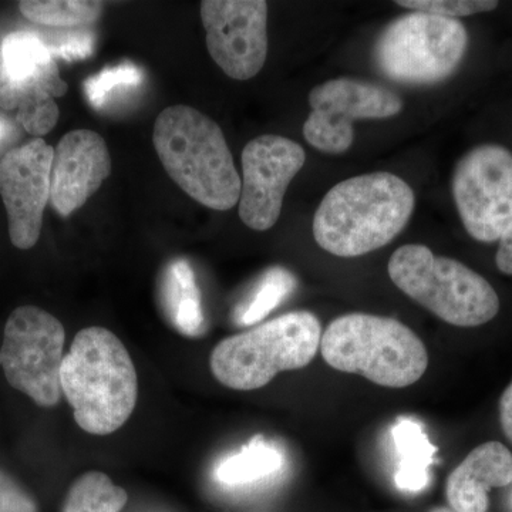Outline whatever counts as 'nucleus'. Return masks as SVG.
Here are the masks:
<instances>
[{
  "label": "nucleus",
  "mask_w": 512,
  "mask_h": 512,
  "mask_svg": "<svg viewBox=\"0 0 512 512\" xmlns=\"http://www.w3.org/2000/svg\"><path fill=\"white\" fill-rule=\"evenodd\" d=\"M412 187L397 175L372 173L330 188L313 218L320 248L356 258L383 248L406 227L414 210Z\"/></svg>",
  "instance_id": "f257e3e1"
},
{
  "label": "nucleus",
  "mask_w": 512,
  "mask_h": 512,
  "mask_svg": "<svg viewBox=\"0 0 512 512\" xmlns=\"http://www.w3.org/2000/svg\"><path fill=\"white\" fill-rule=\"evenodd\" d=\"M60 384L77 426L93 436L116 433L136 409V366L123 342L101 326L77 333L64 355Z\"/></svg>",
  "instance_id": "f03ea898"
},
{
  "label": "nucleus",
  "mask_w": 512,
  "mask_h": 512,
  "mask_svg": "<svg viewBox=\"0 0 512 512\" xmlns=\"http://www.w3.org/2000/svg\"><path fill=\"white\" fill-rule=\"evenodd\" d=\"M154 148L178 187L204 207L228 211L239 202L241 177L221 127L192 107L171 106L154 124Z\"/></svg>",
  "instance_id": "7ed1b4c3"
},
{
  "label": "nucleus",
  "mask_w": 512,
  "mask_h": 512,
  "mask_svg": "<svg viewBox=\"0 0 512 512\" xmlns=\"http://www.w3.org/2000/svg\"><path fill=\"white\" fill-rule=\"evenodd\" d=\"M320 353L333 369L390 389L412 386L429 367L426 346L409 326L369 313L333 320L320 339Z\"/></svg>",
  "instance_id": "20e7f679"
},
{
  "label": "nucleus",
  "mask_w": 512,
  "mask_h": 512,
  "mask_svg": "<svg viewBox=\"0 0 512 512\" xmlns=\"http://www.w3.org/2000/svg\"><path fill=\"white\" fill-rule=\"evenodd\" d=\"M320 339L322 328L313 313H286L221 340L211 353V372L228 389H261L281 372L308 366L318 355Z\"/></svg>",
  "instance_id": "39448f33"
},
{
  "label": "nucleus",
  "mask_w": 512,
  "mask_h": 512,
  "mask_svg": "<svg viewBox=\"0 0 512 512\" xmlns=\"http://www.w3.org/2000/svg\"><path fill=\"white\" fill-rule=\"evenodd\" d=\"M393 284L421 306L458 328H476L500 312V298L487 279L426 245H404L387 265Z\"/></svg>",
  "instance_id": "423d86ee"
},
{
  "label": "nucleus",
  "mask_w": 512,
  "mask_h": 512,
  "mask_svg": "<svg viewBox=\"0 0 512 512\" xmlns=\"http://www.w3.org/2000/svg\"><path fill=\"white\" fill-rule=\"evenodd\" d=\"M467 47V29L460 20L412 12L380 33L373 59L387 79L420 86L448 79L463 62Z\"/></svg>",
  "instance_id": "0eeeda50"
},
{
  "label": "nucleus",
  "mask_w": 512,
  "mask_h": 512,
  "mask_svg": "<svg viewBox=\"0 0 512 512\" xmlns=\"http://www.w3.org/2000/svg\"><path fill=\"white\" fill-rule=\"evenodd\" d=\"M66 330L56 316L37 306H19L10 313L0 348V367L13 389L40 407L62 400L60 370Z\"/></svg>",
  "instance_id": "6e6552de"
},
{
  "label": "nucleus",
  "mask_w": 512,
  "mask_h": 512,
  "mask_svg": "<svg viewBox=\"0 0 512 512\" xmlns=\"http://www.w3.org/2000/svg\"><path fill=\"white\" fill-rule=\"evenodd\" d=\"M458 215L476 241L500 242L512 231V153L481 144L458 161L453 174Z\"/></svg>",
  "instance_id": "1a4fd4ad"
},
{
  "label": "nucleus",
  "mask_w": 512,
  "mask_h": 512,
  "mask_svg": "<svg viewBox=\"0 0 512 512\" xmlns=\"http://www.w3.org/2000/svg\"><path fill=\"white\" fill-rule=\"evenodd\" d=\"M309 104L312 113L303 124V136L328 154H342L352 147L356 120L387 119L403 110V101L393 90L349 77L313 87Z\"/></svg>",
  "instance_id": "9d476101"
},
{
  "label": "nucleus",
  "mask_w": 512,
  "mask_h": 512,
  "mask_svg": "<svg viewBox=\"0 0 512 512\" xmlns=\"http://www.w3.org/2000/svg\"><path fill=\"white\" fill-rule=\"evenodd\" d=\"M302 146L289 138L264 134L242 151L238 214L254 231H268L281 217L285 192L305 165Z\"/></svg>",
  "instance_id": "9b49d317"
},
{
  "label": "nucleus",
  "mask_w": 512,
  "mask_h": 512,
  "mask_svg": "<svg viewBox=\"0 0 512 512\" xmlns=\"http://www.w3.org/2000/svg\"><path fill=\"white\" fill-rule=\"evenodd\" d=\"M201 20L208 52L222 72L249 80L268 56V3L264 0H205Z\"/></svg>",
  "instance_id": "f8f14e48"
},
{
  "label": "nucleus",
  "mask_w": 512,
  "mask_h": 512,
  "mask_svg": "<svg viewBox=\"0 0 512 512\" xmlns=\"http://www.w3.org/2000/svg\"><path fill=\"white\" fill-rule=\"evenodd\" d=\"M55 148L43 138L10 150L0 161V195L8 214L9 237L18 249L35 247L50 202Z\"/></svg>",
  "instance_id": "ddd939ff"
},
{
  "label": "nucleus",
  "mask_w": 512,
  "mask_h": 512,
  "mask_svg": "<svg viewBox=\"0 0 512 512\" xmlns=\"http://www.w3.org/2000/svg\"><path fill=\"white\" fill-rule=\"evenodd\" d=\"M111 157L104 138L92 130H74L55 148L50 204L62 217L80 210L111 174Z\"/></svg>",
  "instance_id": "4468645a"
},
{
  "label": "nucleus",
  "mask_w": 512,
  "mask_h": 512,
  "mask_svg": "<svg viewBox=\"0 0 512 512\" xmlns=\"http://www.w3.org/2000/svg\"><path fill=\"white\" fill-rule=\"evenodd\" d=\"M512 484V453L500 441L470 451L447 478L446 495L456 512H487L493 488Z\"/></svg>",
  "instance_id": "2eb2a0df"
},
{
  "label": "nucleus",
  "mask_w": 512,
  "mask_h": 512,
  "mask_svg": "<svg viewBox=\"0 0 512 512\" xmlns=\"http://www.w3.org/2000/svg\"><path fill=\"white\" fill-rule=\"evenodd\" d=\"M67 93L56 60L26 79L13 80L0 70V107L18 110L20 126L42 138L56 127L60 111L57 97Z\"/></svg>",
  "instance_id": "dca6fc26"
},
{
  "label": "nucleus",
  "mask_w": 512,
  "mask_h": 512,
  "mask_svg": "<svg viewBox=\"0 0 512 512\" xmlns=\"http://www.w3.org/2000/svg\"><path fill=\"white\" fill-rule=\"evenodd\" d=\"M394 447L399 456L396 485L406 493H420L429 487L430 468L436 463L437 447L431 443L419 421L400 419L392 429Z\"/></svg>",
  "instance_id": "f3484780"
},
{
  "label": "nucleus",
  "mask_w": 512,
  "mask_h": 512,
  "mask_svg": "<svg viewBox=\"0 0 512 512\" xmlns=\"http://www.w3.org/2000/svg\"><path fill=\"white\" fill-rule=\"evenodd\" d=\"M163 306L173 328L187 338L204 335L205 318L202 311L200 289L194 271L184 259L168 265L161 286Z\"/></svg>",
  "instance_id": "a211bd4d"
},
{
  "label": "nucleus",
  "mask_w": 512,
  "mask_h": 512,
  "mask_svg": "<svg viewBox=\"0 0 512 512\" xmlns=\"http://www.w3.org/2000/svg\"><path fill=\"white\" fill-rule=\"evenodd\" d=\"M282 464L284 457L279 450L258 434L239 453L222 461L217 468V478L225 485L251 484L278 473Z\"/></svg>",
  "instance_id": "6ab92c4d"
},
{
  "label": "nucleus",
  "mask_w": 512,
  "mask_h": 512,
  "mask_svg": "<svg viewBox=\"0 0 512 512\" xmlns=\"http://www.w3.org/2000/svg\"><path fill=\"white\" fill-rule=\"evenodd\" d=\"M127 501V491L106 473L87 471L70 485L62 512H120Z\"/></svg>",
  "instance_id": "aec40b11"
},
{
  "label": "nucleus",
  "mask_w": 512,
  "mask_h": 512,
  "mask_svg": "<svg viewBox=\"0 0 512 512\" xmlns=\"http://www.w3.org/2000/svg\"><path fill=\"white\" fill-rule=\"evenodd\" d=\"M103 6L101 2L89 0H25L19 3V10L37 25L76 28L97 22Z\"/></svg>",
  "instance_id": "412c9836"
},
{
  "label": "nucleus",
  "mask_w": 512,
  "mask_h": 512,
  "mask_svg": "<svg viewBox=\"0 0 512 512\" xmlns=\"http://www.w3.org/2000/svg\"><path fill=\"white\" fill-rule=\"evenodd\" d=\"M53 60L52 50L40 37L29 32H16L3 40L0 70L10 79H26Z\"/></svg>",
  "instance_id": "4be33fe9"
},
{
  "label": "nucleus",
  "mask_w": 512,
  "mask_h": 512,
  "mask_svg": "<svg viewBox=\"0 0 512 512\" xmlns=\"http://www.w3.org/2000/svg\"><path fill=\"white\" fill-rule=\"evenodd\" d=\"M296 279L284 268H271L262 276L254 295L237 313L239 325H255L265 319L295 289Z\"/></svg>",
  "instance_id": "5701e85b"
},
{
  "label": "nucleus",
  "mask_w": 512,
  "mask_h": 512,
  "mask_svg": "<svg viewBox=\"0 0 512 512\" xmlns=\"http://www.w3.org/2000/svg\"><path fill=\"white\" fill-rule=\"evenodd\" d=\"M141 80H143V73L136 64L121 63L103 70L97 76L90 77L84 84V92L94 109H101L114 93L136 87Z\"/></svg>",
  "instance_id": "b1692460"
},
{
  "label": "nucleus",
  "mask_w": 512,
  "mask_h": 512,
  "mask_svg": "<svg viewBox=\"0 0 512 512\" xmlns=\"http://www.w3.org/2000/svg\"><path fill=\"white\" fill-rule=\"evenodd\" d=\"M397 6L440 18L457 19L491 12L500 3L493 0H399Z\"/></svg>",
  "instance_id": "393cba45"
},
{
  "label": "nucleus",
  "mask_w": 512,
  "mask_h": 512,
  "mask_svg": "<svg viewBox=\"0 0 512 512\" xmlns=\"http://www.w3.org/2000/svg\"><path fill=\"white\" fill-rule=\"evenodd\" d=\"M0 512H39L35 497L3 470H0Z\"/></svg>",
  "instance_id": "a878e982"
},
{
  "label": "nucleus",
  "mask_w": 512,
  "mask_h": 512,
  "mask_svg": "<svg viewBox=\"0 0 512 512\" xmlns=\"http://www.w3.org/2000/svg\"><path fill=\"white\" fill-rule=\"evenodd\" d=\"M500 423L507 439L512 443V382L500 399Z\"/></svg>",
  "instance_id": "bb28decb"
},
{
  "label": "nucleus",
  "mask_w": 512,
  "mask_h": 512,
  "mask_svg": "<svg viewBox=\"0 0 512 512\" xmlns=\"http://www.w3.org/2000/svg\"><path fill=\"white\" fill-rule=\"evenodd\" d=\"M495 264L503 274L512 276V231L501 239L495 255Z\"/></svg>",
  "instance_id": "cd10ccee"
},
{
  "label": "nucleus",
  "mask_w": 512,
  "mask_h": 512,
  "mask_svg": "<svg viewBox=\"0 0 512 512\" xmlns=\"http://www.w3.org/2000/svg\"><path fill=\"white\" fill-rule=\"evenodd\" d=\"M429 512H456V511H453V510H451V508H448V507H436V508H431V510Z\"/></svg>",
  "instance_id": "c85d7f7f"
},
{
  "label": "nucleus",
  "mask_w": 512,
  "mask_h": 512,
  "mask_svg": "<svg viewBox=\"0 0 512 512\" xmlns=\"http://www.w3.org/2000/svg\"><path fill=\"white\" fill-rule=\"evenodd\" d=\"M0 136H2V124H0Z\"/></svg>",
  "instance_id": "c756f323"
},
{
  "label": "nucleus",
  "mask_w": 512,
  "mask_h": 512,
  "mask_svg": "<svg viewBox=\"0 0 512 512\" xmlns=\"http://www.w3.org/2000/svg\"><path fill=\"white\" fill-rule=\"evenodd\" d=\"M511 504H512V497H511Z\"/></svg>",
  "instance_id": "7c9ffc66"
}]
</instances>
